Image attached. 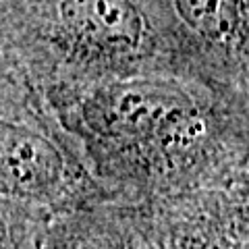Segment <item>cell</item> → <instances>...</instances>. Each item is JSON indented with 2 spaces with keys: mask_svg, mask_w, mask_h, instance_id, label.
<instances>
[{
  "mask_svg": "<svg viewBox=\"0 0 249 249\" xmlns=\"http://www.w3.org/2000/svg\"><path fill=\"white\" fill-rule=\"evenodd\" d=\"M58 17L69 36L104 54L135 52L145 37V19L133 0H60Z\"/></svg>",
  "mask_w": 249,
  "mask_h": 249,
  "instance_id": "7a4b0ae2",
  "label": "cell"
},
{
  "mask_svg": "<svg viewBox=\"0 0 249 249\" xmlns=\"http://www.w3.org/2000/svg\"><path fill=\"white\" fill-rule=\"evenodd\" d=\"M62 170V156L50 139L23 124L0 121V189L44 196L60 183Z\"/></svg>",
  "mask_w": 249,
  "mask_h": 249,
  "instance_id": "3957f363",
  "label": "cell"
},
{
  "mask_svg": "<svg viewBox=\"0 0 249 249\" xmlns=\"http://www.w3.org/2000/svg\"><path fill=\"white\" fill-rule=\"evenodd\" d=\"M241 0H175L187 25L208 40H227L239 27Z\"/></svg>",
  "mask_w": 249,
  "mask_h": 249,
  "instance_id": "277c9868",
  "label": "cell"
},
{
  "mask_svg": "<svg viewBox=\"0 0 249 249\" xmlns=\"http://www.w3.org/2000/svg\"><path fill=\"white\" fill-rule=\"evenodd\" d=\"M193 102L177 85L156 81L114 83L98 89L85 102L83 114L96 133L110 139L189 137L196 119Z\"/></svg>",
  "mask_w": 249,
  "mask_h": 249,
  "instance_id": "6da1fadb",
  "label": "cell"
}]
</instances>
